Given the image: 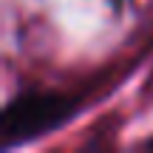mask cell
Returning <instances> with one entry per match:
<instances>
[{
	"label": "cell",
	"instance_id": "1",
	"mask_svg": "<svg viewBox=\"0 0 153 153\" xmlns=\"http://www.w3.org/2000/svg\"><path fill=\"white\" fill-rule=\"evenodd\" d=\"M71 105L74 102L62 94H26V97H17L3 111V119H0L3 142L6 145L28 142V139L57 128L74 111Z\"/></svg>",
	"mask_w": 153,
	"mask_h": 153
}]
</instances>
